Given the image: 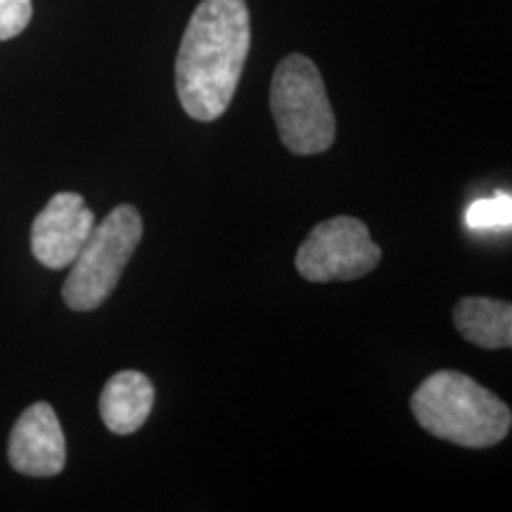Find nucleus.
Wrapping results in <instances>:
<instances>
[{"label": "nucleus", "mask_w": 512, "mask_h": 512, "mask_svg": "<svg viewBox=\"0 0 512 512\" xmlns=\"http://www.w3.org/2000/svg\"><path fill=\"white\" fill-rule=\"evenodd\" d=\"M95 214L79 192H57L31 226V252L50 271L72 266L95 228Z\"/></svg>", "instance_id": "obj_6"}, {"label": "nucleus", "mask_w": 512, "mask_h": 512, "mask_svg": "<svg viewBox=\"0 0 512 512\" xmlns=\"http://www.w3.org/2000/svg\"><path fill=\"white\" fill-rule=\"evenodd\" d=\"M252 22L245 0H202L185 27L176 57V93L195 121H216L238 91Z\"/></svg>", "instance_id": "obj_1"}, {"label": "nucleus", "mask_w": 512, "mask_h": 512, "mask_svg": "<svg viewBox=\"0 0 512 512\" xmlns=\"http://www.w3.org/2000/svg\"><path fill=\"white\" fill-rule=\"evenodd\" d=\"M271 112L280 140L294 155H320L335 143V112L325 81L306 55H287L275 67Z\"/></svg>", "instance_id": "obj_3"}, {"label": "nucleus", "mask_w": 512, "mask_h": 512, "mask_svg": "<svg viewBox=\"0 0 512 512\" xmlns=\"http://www.w3.org/2000/svg\"><path fill=\"white\" fill-rule=\"evenodd\" d=\"M512 223V202L510 195L498 192L494 197L475 200L465 211V226L472 233H498L508 230Z\"/></svg>", "instance_id": "obj_10"}, {"label": "nucleus", "mask_w": 512, "mask_h": 512, "mask_svg": "<svg viewBox=\"0 0 512 512\" xmlns=\"http://www.w3.org/2000/svg\"><path fill=\"white\" fill-rule=\"evenodd\" d=\"M411 408L425 432L465 448H489L508 437L512 413L494 392L456 370H437L415 389Z\"/></svg>", "instance_id": "obj_2"}, {"label": "nucleus", "mask_w": 512, "mask_h": 512, "mask_svg": "<svg viewBox=\"0 0 512 512\" xmlns=\"http://www.w3.org/2000/svg\"><path fill=\"white\" fill-rule=\"evenodd\" d=\"M143 240V216L133 204H119L88 235L69 266L62 299L72 311H93L119 285L121 273Z\"/></svg>", "instance_id": "obj_4"}, {"label": "nucleus", "mask_w": 512, "mask_h": 512, "mask_svg": "<svg viewBox=\"0 0 512 512\" xmlns=\"http://www.w3.org/2000/svg\"><path fill=\"white\" fill-rule=\"evenodd\" d=\"M460 337L482 349L512 347V306L503 299L465 297L453 309Z\"/></svg>", "instance_id": "obj_9"}, {"label": "nucleus", "mask_w": 512, "mask_h": 512, "mask_svg": "<svg viewBox=\"0 0 512 512\" xmlns=\"http://www.w3.org/2000/svg\"><path fill=\"white\" fill-rule=\"evenodd\" d=\"M34 5L31 0H0V41H10L29 27Z\"/></svg>", "instance_id": "obj_11"}, {"label": "nucleus", "mask_w": 512, "mask_h": 512, "mask_svg": "<svg viewBox=\"0 0 512 512\" xmlns=\"http://www.w3.org/2000/svg\"><path fill=\"white\" fill-rule=\"evenodd\" d=\"M155 406V384L138 370H121L107 380L100 394V418L114 434L138 432Z\"/></svg>", "instance_id": "obj_8"}, {"label": "nucleus", "mask_w": 512, "mask_h": 512, "mask_svg": "<svg viewBox=\"0 0 512 512\" xmlns=\"http://www.w3.org/2000/svg\"><path fill=\"white\" fill-rule=\"evenodd\" d=\"M382 249L370 238V230L354 216H335L318 223L299 247L297 271L311 283L358 280L375 271Z\"/></svg>", "instance_id": "obj_5"}, {"label": "nucleus", "mask_w": 512, "mask_h": 512, "mask_svg": "<svg viewBox=\"0 0 512 512\" xmlns=\"http://www.w3.org/2000/svg\"><path fill=\"white\" fill-rule=\"evenodd\" d=\"M8 460L19 475L55 477L67 463V441L53 406L31 403L19 415L8 441Z\"/></svg>", "instance_id": "obj_7"}]
</instances>
